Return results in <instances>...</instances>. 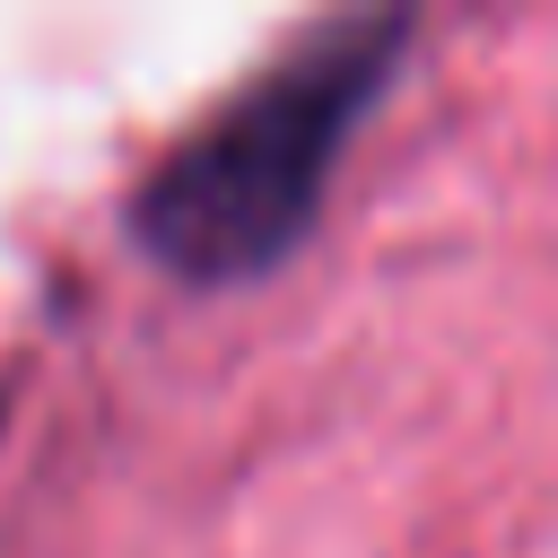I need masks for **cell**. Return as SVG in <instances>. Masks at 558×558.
I'll return each mask as SVG.
<instances>
[{
    "instance_id": "1",
    "label": "cell",
    "mask_w": 558,
    "mask_h": 558,
    "mask_svg": "<svg viewBox=\"0 0 558 558\" xmlns=\"http://www.w3.org/2000/svg\"><path fill=\"white\" fill-rule=\"evenodd\" d=\"M401 17H349L244 78L201 131H183L131 201V227L192 279H244L323 201V174L401 52Z\"/></svg>"
}]
</instances>
